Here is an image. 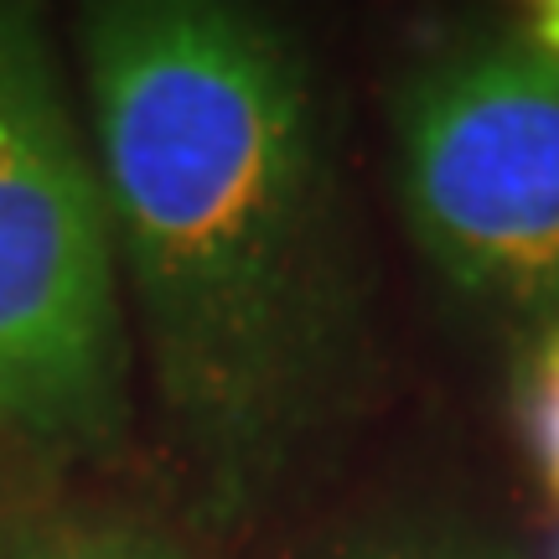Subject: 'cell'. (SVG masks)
<instances>
[{
    "mask_svg": "<svg viewBox=\"0 0 559 559\" xmlns=\"http://www.w3.org/2000/svg\"><path fill=\"white\" fill-rule=\"evenodd\" d=\"M88 124L160 419L207 523L260 513L358 400L362 280L317 62L280 16L115 0Z\"/></svg>",
    "mask_w": 559,
    "mask_h": 559,
    "instance_id": "cell-1",
    "label": "cell"
},
{
    "mask_svg": "<svg viewBox=\"0 0 559 559\" xmlns=\"http://www.w3.org/2000/svg\"><path fill=\"white\" fill-rule=\"evenodd\" d=\"M120 243L26 5H0V445L104 456L130 425Z\"/></svg>",
    "mask_w": 559,
    "mask_h": 559,
    "instance_id": "cell-2",
    "label": "cell"
},
{
    "mask_svg": "<svg viewBox=\"0 0 559 559\" xmlns=\"http://www.w3.org/2000/svg\"><path fill=\"white\" fill-rule=\"evenodd\" d=\"M415 243L472 300L559 321V58L523 41L445 52L394 104Z\"/></svg>",
    "mask_w": 559,
    "mask_h": 559,
    "instance_id": "cell-3",
    "label": "cell"
},
{
    "mask_svg": "<svg viewBox=\"0 0 559 559\" xmlns=\"http://www.w3.org/2000/svg\"><path fill=\"white\" fill-rule=\"evenodd\" d=\"M296 559H519L508 544L456 519H419V513H389L362 519L342 534H321Z\"/></svg>",
    "mask_w": 559,
    "mask_h": 559,
    "instance_id": "cell-4",
    "label": "cell"
},
{
    "mask_svg": "<svg viewBox=\"0 0 559 559\" xmlns=\"http://www.w3.org/2000/svg\"><path fill=\"white\" fill-rule=\"evenodd\" d=\"M5 559H192L177 534L130 513H62L11 534Z\"/></svg>",
    "mask_w": 559,
    "mask_h": 559,
    "instance_id": "cell-5",
    "label": "cell"
},
{
    "mask_svg": "<svg viewBox=\"0 0 559 559\" xmlns=\"http://www.w3.org/2000/svg\"><path fill=\"white\" fill-rule=\"evenodd\" d=\"M528 436H534V456L559 498V321L544 326L534 362H528Z\"/></svg>",
    "mask_w": 559,
    "mask_h": 559,
    "instance_id": "cell-6",
    "label": "cell"
},
{
    "mask_svg": "<svg viewBox=\"0 0 559 559\" xmlns=\"http://www.w3.org/2000/svg\"><path fill=\"white\" fill-rule=\"evenodd\" d=\"M534 47L549 52V58H559V0H549V5L534 11Z\"/></svg>",
    "mask_w": 559,
    "mask_h": 559,
    "instance_id": "cell-7",
    "label": "cell"
}]
</instances>
